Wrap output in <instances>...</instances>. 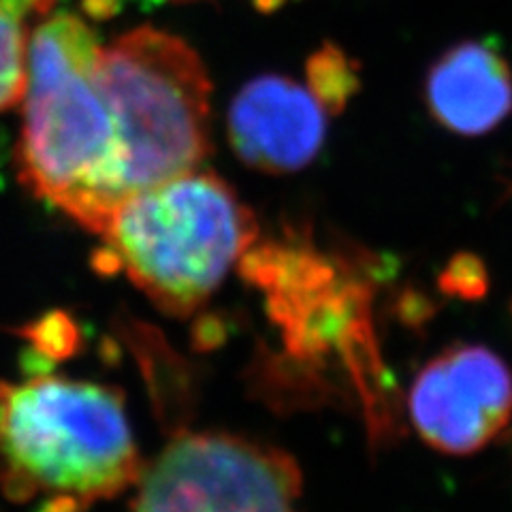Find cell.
Listing matches in <instances>:
<instances>
[{"mask_svg":"<svg viewBox=\"0 0 512 512\" xmlns=\"http://www.w3.org/2000/svg\"><path fill=\"white\" fill-rule=\"evenodd\" d=\"M299 493L297 463L278 448L199 431L143 468L133 512H297Z\"/></svg>","mask_w":512,"mask_h":512,"instance_id":"cell-5","label":"cell"},{"mask_svg":"<svg viewBox=\"0 0 512 512\" xmlns=\"http://www.w3.org/2000/svg\"><path fill=\"white\" fill-rule=\"evenodd\" d=\"M101 50L71 13L32 28L18 146L22 184L94 235L122 203L114 122L96 77Z\"/></svg>","mask_w":512,"mask_h":512,"instance_id":"cell-2","label":"cell"},{"mask_svg":"<svg viewBox=\"0 0 512 512\" xmlns=\"http://www.w3.org/2000/svg\"><path fill=\"white\" fill-rule=\"evenodd\" d=\"M99 237L103 267L163 312L188 316L248 254L256 222L227 182L195 169L124 199Z\"/></svg>","mask_w":512,"mask_h":512,"instance_id":"cell-3","label":"cell"},{"mask_svg":"<svg viewBox=\"0 0 512 512\" xmlns=\"http://www.w3.org/2000/svg\"><path fill=\"white\" fill-rule=\"evenodd\" d=\"M96 77L114 122L120 201L199 169L210 152V79L190 47L150 26L103 47Z\"/></svg>","mask_w":512,"mask_h":512,"instance_id":"cell-4","label":"cell"},{"mask_svg":"<svg viewBox=\"0 0 512 512\" xmlns=\"http://www.w3.org/2000/svg\"><path fill=\"white\" fill-rule=\"evenodd\" d=\"M425 96L429 114L444 128L478 137L512 111V73L491 41H466L431 64Z\"/></svg>","mask_w":512,"mask_h":512,"instance_id":"cell-8","label":"cell"},{"mask_svg":"<svg viewBox=\"0 0 512 512\" xmlns=\"http://www.w3.org/2000/svg\"><path fill=\"white\" fill-rule=\"evenodd\" d=\"M408 408L429 446L446 455H472L512 419V372L487 346H453L414 378Z\"/></svg>","mask_w":512,"mask_h":512,"instance_id":"cell-6","label":"cell"},{"mask_svg":"<svg viewBox=\"0 0 512 512\" xmlns=\"http://www.w3.org/2000/svg\"><path fill=\"white\" fill-rule=\"evenodd\" d=\"M327 135V109L310 88L282 75L252 79L229 109V139L246 165L265 173L308 167Z\"/></svg>","mask_w":512,"mask_h":512,"instance_id":"cell-7","label":"cell"},{"mask_svg":"<svg viewBox=\"0 0 512 512\" xmlns=\"http://www.w3.org/2000/svg\"><path fill=\"white\" fill-rule=\"evenodd\" d=\"M54 3L56 0H0V111L24 99L30 22L47 18Z\"/></svg>","mask_w":512,"mask_h":512,"instance_id":"cell-9","label":"cell"},{"mask_svg":"<svg viewBox=\"0 0 512 512\" xmlns=\"http://www.w3.org/2000/svg\"><path fill=\"white\" fill-rule=\"evenodd\" d=\"M122 391L58 374L0 380V493L39 512H86L139 483Z\"/></svg>","mask_w":512,"mask_h":512,"instance_id":"cell-1","label":"cell"},{"mask_svg":"<svg viewBox=\"0 0 512 512\" xmlns=\"http://www.w3.org/2000/svg\"><path fill=\"white\" fill-rule=\"evenodd\" d=\"M308 88L327 114H340L359 90V71L342 50L327 43L308 60Z\"/></svg>","mask_w":512,"mask_h":512,"instance_id":"cell-10","label":"cell"}]
</instances>
